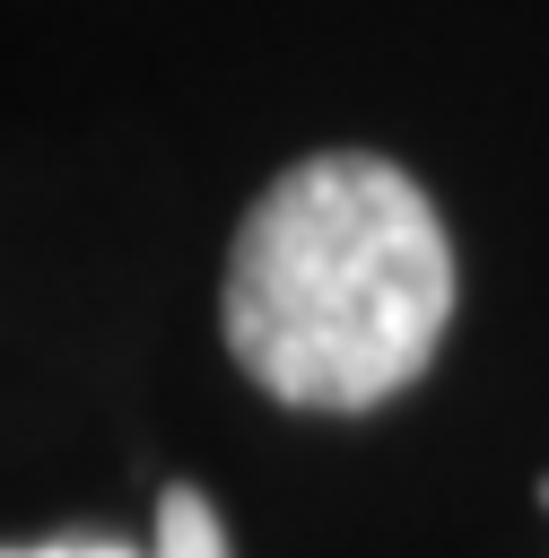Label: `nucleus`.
I'll list each match as a JSON object with an SVG mask.
<instances>
[{
    "label": "nucleus",
    "instance_id": "1",
    "mask_svg": "<svg viewBox=\"0 0 549 558\" xmlns=\"http://www.w3.org/2000/svg\"><path fill=\"white\" fill-rule=\"evenodd\" d=\"M218 323L270 401L375 410L453 323V235L401 166L305 157L244 209Z\"/></svg>",
    "mask_w": 549,
    "mask_h": 558
},
{
    "label": "nucleus",
    "instance_id": "2",
    "mask_svg": "<svg viewBox=\"0 0 549 558\" xmlns=\"http://www.w3.org/2000/svg\"><path fill=\"white\" fill-rule=\"evenodd\" d=\"M148 558H235V549H227V532H218V506L174 480V488L157 497V549H148Z\"/></svg>",
    "mask_w": 549,
    "mask_h": 558
},
{
    "label": "nucleus",
    "instance_id": "3",
    "mask_svg": "<svg viewBox=\"0 0 549 558\" xmlns=\"http://www.w3.org/2000/svg\"><path fill=\"white\" fill-rule=\"evenodd\" d=\"M0 558H139L122 541H96V532H70V541H35V549H0Z\"/></svg>",
    "mask_w": 549,
    "mask_h": 558
}]
</instances>
